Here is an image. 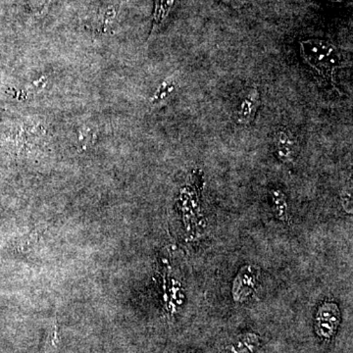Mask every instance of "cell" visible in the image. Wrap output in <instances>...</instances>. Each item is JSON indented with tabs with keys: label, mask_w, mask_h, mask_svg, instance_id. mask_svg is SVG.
I'll return each instance as SVG.
<instances>
[{
	"label": "cell",
	"mask_w": 353,
	"mask_h": 353,
	"mask_svg": "<svg viewBox=\"0 0 353 353\" xmlns=\"http://www.w3.org/2000/svg\"><path fill=\"white\" fill-rule=\"evenodd\" d=\"M317 314V333L326 338L333 336L340 320L336 305L325 304Z\"/></svg>",
	"instance_id": "obj_4"
},
{
	"label": "cell",
	"mask_w": 353,
	"mask_h": 353,
	"mask_svg": "<svg viewBox=\"0 0 353 353\" xmlns=\"http://www.w3.org/2000/svg\"><path fill=\"white\" fill-rule=\"evenodd\" d=\"M225 3L229 4L230 6L234 9H240L245 4V0H223Z\"/></svg>",
	"instance_id": "obj_11"
},
{
	"label": "cell",
	"mask_w": 353,
	"mask_h": 353,
	"mask_svg": "<svg viewBox=\"0 0 353 353\" xmlns=\"http://www.w3.org/2000/svg\"><path fill=\"white\" fill-rule=\"evenodd\" d=\"M259 105V92L256 88L248 90L243 95L241 103L239 104L236 119L241 125H248L254 118Z\"/></svg>",
	"instance_id": "obj_5"
},
{
	"label": "cell",
	"mask_w": 353,
	"mask_h": 353,
	"mask_svg": "<svg viewBox=\"0 0 353 353\" xmlns=\"http://www.w3.org/2000/svg\"><path fill=\"white\" fill-rule=\"evenodd\" d=\"M257 281V273L252 266H245L238 277L234 280L233 285L234 299L238 303L248 299V297L252 294L255 289Z\"/></svg>",
	"instance_id": "obj_2"
},
{
	"label": "cell",
	"mask_w": 353,
	"mask_h": 353,
	"mask_svg": "<svg viewBox=\"0 0 353 353\" xmlns=\"http://www.w3.org/2000/svg\"><path fill=\"white\" fill-rule=\"evenodd\" d=\"M175 0H157L154 18H153L152 32L161 26L165 19L168 17Z\"/></svg>",
	"instance_id": "obj_8"
},
{
	"label": "cell",
	"mask_w": 353,
	"mask_h": 353,
	"mask_svg": "<svg viewBox=\"0 0 353 353\" xmlns=\"http://www.w3.org/2000/svg\"><path fill=\"white\" fill-rule=\"evenodd\" d=\"M275 150L283 163H294L297 154V143L296 139L288 130H280L276 132Z\"/></svg>",
	"instance_id": "obj_3"
},
{
	"label": "cell",
	"mask_w": 353,
	"mask_h": 353,
	"mask_svg": "<svg viewBox=\"0 0 353 353\" xmlns=\"http://www.w3.org/2000/svg\"><path fill=\"white\" fill-rule=\"evenodd\" d=\"M301 58L316 76L327 85L336 87V73L345 66V59L336 46L322 39H306L299 43Z\"/></svg>",
	"instance_id": "obj_1"
},
{
	"label": "cell",
	"mask_w": 353,
	"mask_h": 353,
	"mask_svg": "<svg viewBox=\"0 0 353 353\" xmlns=\"http://www.w3.org/2000/svg\"><path fill=\"white\" fill-rule=\"evenodd\" d=\"M58 345V329L57 325H52L48 332V338L44 343L43 353H54Z\"/></svg>",
	"instance_id": "obj_9"
},
{
	"label": "cell",
	"mask_w": 353,
	"mask_h": 353,
	"mask_svg": "<svg viewBox=\"0 0 353 353\" xmlns=\"http://www.w3.org/2000/svg\"><path fill=\"white\" fill-rule=\"evenodd\" d=\"M318 1H330L334 3H343V2L348 1V0H318Z\"/></svg>",
	"instance_id": "obj_12"
},
{
	"label": "cell",
	"mask_w": 353,
	"mask_h": 353,
	"mask_svg": "<svg viewBox=\"0 0 353 353\" xmlns=\"http://www.w3.org/2000/svg\"><path fill=\"white\" fill-rule=\"evenodd\" d=\"M259 345V336L254 334H248L236 339L226 348L225 353H252Z\"/></svg>",
	"instance_id": "obj_6"
},
{
	"label": "cell",
	"mask_w": 353,
	"mask_h": 353,
	"mask_svg": "<svg viewBox=\"0 0 353 353\" xmlns=\"http://www.w3.org/2000/svg\"><path fill=\"white\" fill-rule=\"evenodd\" d=\"M272 202H273V210L276 216L281 221L288 220V202L285 196L280 190H272L270 192Z\"/></svg>",
	"instance_id": "obj_7"
},
{
	"label": "cell",
	"mask_w": 353,
	"mask_h": 353,
	"mask_svg": "<svg viewBox=\"0 0 353 353\" xmlns=\"http://www.w3.org/2000/svg\"><path fill=\"white\" fill-rule=\"evenodd\" d=\"M51 0H34V11L36 13L41 14L48 10Z\"/></svg>",
	"instance_id": "obj_10"
}]
</instances>
